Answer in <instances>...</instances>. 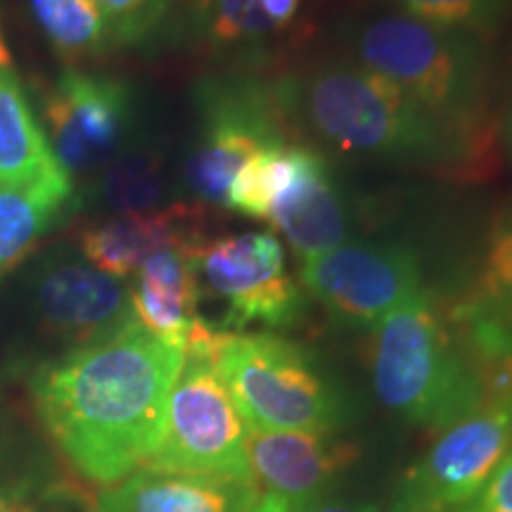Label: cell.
<instances>
[{"label": "cell", "instance_id": "2e32d148", "mask_svg": "<svg viewBox=\"0 0 512 512\" xmlns=\"http://www.w3.org/2000/svg\"><path fill=\"white\" fill-rule=\"evenodd\" d=\"M202 242L152 254L128 285L133 318L150 335L183 351L195 330L207 323L200 316L202 283L197 275V249Z\"/></svg>", "mask_w": 512, "mask_h": 512}, {"label": "cell", "instance_id": "7402d4cb", "mask_svg": "<svg viewBox=\"0 0 512 512\" xmlns=\"http://www.w3.org/2000/svg\"><path fill=\"white\" fill-rule=\"evenodd\" d=\"M43 34L64 60L81 62L112 50L93 0H31Z\"/></svg>", "mask_w": 512, "mask_h": 512}, {"label": "cell", "instance_id": "7a4b0ae2", "mask_svg": "<svg viewBox=\"0 0 512 512\" xmlns=\"http://www.w3.org/2000/svg\"><path fill=\"white\" fill-rule=\"evenodd\" d=\"M278 88L294 126L344 155L456 183L482 181L496 166V145L448 126L354 60L283 76Z\"/></svg>", "mask_w": 512, "mask_h": 512}, {"label": "cell", "instance_id": "8992f818", "mask_svg": "<svg viewBox=\"0 0 512 512\" xmlns=\"http://www.w3.org/2000/svg\"><path fill=\"white\" fill-rule=\"evenodd\" d=\"M226 211L268 223L299 266L349 242L351 233L347 192L323 152L302 140L261 152L242 166L230 183Z\"/></svg>", "mask_w": 512, "mask_h": 512}, {"label": "cell", "instance_id": "30bf717a", "mask_svg": "<svg viewBox=\"0 0 512 512\" xmlns=\"http://www.w3.org/2000/svg\"><path fill=\"white\" fill-rule=\"evenodd\" d=\"M512 448V392L494 394L439 437L394 491L408 512H460Z\"/></svg>", "mask_w": 512, "mask_h": 512}, {"label": "cell", "instance_id": "9a60e30c", "mask_svg": "<svg viewBox=\"0 0 512 512\" xmlns=\"http://www.w3.org/2000/svg\"><path fill=\"white\" fill-rule=\"evenodd\" d=\"M41 325L76 347L98 342L133 320L124 280L98 271L86 259L48 256L34 280Z\"/></svg>", "mask_w": 512, "mask_h": 512}, {"label": "cell", "instance_id": "f546056e", "mask_svg": "<svg viewBox=\"0 0 512 512\" xmlns=\"http://www.w3.org/2000/svg\"><path fill=\"white\" fill-rule=\"evenodd\" d=\"M387 512H408V510H403L399 503H394V501H392V503H389V508H387Z\"/></svg>", "mask_w": 512, "mask_h": 512}, {"label": "cell", "instance_id": "484cf974", "mask_svg": "<svg viewBox=\"0 0 512 512\" xmlns=\"http://www.w3.org/2000/svg\"><path fill=\"white\" fill-rule=\"evenodd\" d=\"M460 512H512V448L484 489Z\"/></svg>", "mask_w": 512, "mask_h": 512}, {"label": "cell", "instance_id": "9c48e42d", "mask_svg": "<svg viewBox=\"0 0 512 512\" xmlns=\"http://www.w3.org/2000/svg\"><path fill=\"white\" fill-rule=\"evenodd\" d=\"M197 275L226 306V330H285L306 311L309 294L287 271L283 242L268 230L204 240L197 249Z\"/></svg>", "mask_w": 512, "mask_h": 512}, {"label": "cell", "instance_id": "f1b7e54d", "mask_svg": "<svg viewBox=\"0 0 512 512\" xmlns=\"http://www.w3.org/2000/svg\"><path fill=\"white\" fill-rule=\"evenodd\" d=\"M505 145H508V152L512 159V105H510V114H508V124H505Z\"/></svg>", "mask_w": 512, "mask_h": 512}, {"label": "cell", "instance_id": "cb8c5ba5", "mask_svg": "<svg viewBox=\"0 0 512 512\" xmlns=\"http://www.w3.org/2000/svg\"><path fill=\"white\" fill-rule=\"evenodd\" d=\"M403 15L491 41L512 15V0H384Z\"/></svg>", "mask_w": 512, "mask_h": 512}, {"label": "cell", "instance_id": "8fae6325", "mask_svg": "<svg viewBox=\"0 0 512 512\" xmlns=\"http://www.w3.org/2000/svg\"><path fill=\"white\" fill-rule=\"evenodd\" d=\"M299 283L332 318L358 330H375L425 290L420 259L411 247L370 240H349L302 264Z\"/></svg>", "mask_w": 512, "mask_h": 512}, {"label": "cell", "instance_id": "6da1fadb", "mask_svg": "<svg viewBox=\"0 0 512 512\" xmlns=\"http://www.w3.org/2000/svg\"><path fill=\"white\" fill-rule=\"evenodd\" d=\"M183 354L133 318L36 370L38 418L83 479L105 489L145 467L162 439Z\"/></svg>", "mask_w": 512, "mask_h": 512}, {"label": "cell", "instance_id": "ffe728a7", "mask_svg": "<svg viewBox=\"0 0 512 512\" xmlns=\"http://www.w3.org/2000/svg\"><path fill=\"white\" fill-rule=\"evenodd\" d=\"M57 164L17 76L0 62V183L22 181Z\"/></svg>", "mask_w": 512, "mask_h": 512}, {"label": "cell", "instance_id": "52a82bcc", "mask_svg": "<svg viewBox=\"0 0 512 512\" xmlns=\"http://www.w3.org/2000/svg\"><path fill=\"white\" fill-rule=\"evenodd\" d=\"M195 143L183 162L185 188L204 207L226 209L233 178L261 152L299 140L278 81L252 72L204 79L195 91Z\"/></svg>", "mask_w": 512, "mask_h": 512}, {"label": "cell", "instance_id": "7c38bea8", "mask_svg": "<svg viewBox=\"0 0 512 512\" xmlns=\"http://www.w3.org/2000/svg\"><path fill=\"white\" fill-rule=\"evenodd\" d=\"M133 126V95L124 81L69 69L43 102V133L69 178L100 174L124 152Z\"/></svg>", "mask_w": 512, "mask_h": 512}, {"label": "cell", "instance_id": "83f0119b", "mask_svg": "<svg viewBox=\"0 0 512 512\" xmlns=\"http://www.w3.org/2000/svg\"><path fill=\"white\" fill-rule=\"evenodd\" d=\"M306 512H380L375 503H344V501H323L316 508Z\"/></svg>", "mask_w": 512, "mask_h": 512}, {"label": "cell", "instance_id": "4fadbf2b", "mask_svg": "<svg viewBox=\"0 0 512 512\" xmlns=\"http://www.w3.org/2000/svg\"><path fill=\"white\" fill-rule=\"evenodd\" d=\"M254 512H306L328 501L361 451L335 432H259L247 437Z\"/></svg>", "mask_w": 512, "mask_h": 512}, {"label": "cell", "instance_id": "603a6c76", "mask_svg": "<svg viewBox=\"0 0 512 512\" xmlns=\"http://www.w3.org/2000/svg\"><path fill=\"white\" fill-rule=\"evenodd\" d=\"M197 34L221 50H254L280 36L264 0H197Z\"/></svg>", "mask_w": 512, "mask_h": 512}, {"label": "cell", "instance_id": "d6986e66", "mask_svg": "<svg viewBox=\"0 0 512 512\" xmlns=\"http://www.w3.org/2000/svg\"><path fill=\"white\" fill-rule=\"evenodd\" d=\"M74 202V181L60 164L0 183V275L24 259Z\"/></svg>", "mask_w": 512, "mask_h": 512}, {"label": "cell", "instance_id": "4316f807", "mask_svg": "<svg viewBox=\"0 0 512 512\" xmlns=\"http://www.w3.org/2000/svg\"><path fill=\"white\" fill-rule=\"evenodd\" d=\"M31 484L24 479H3L0 482V512H27Z\"/></svg>", "mask_w": 512, "mask_h": 512}, {"label": "cell", "instance_id": "5bb4252c", "mask_svg": "<svg viewBox=\"0 0 512 512\" xmlns=\"http://www.w3.org/2000/svg\"><path fill=\"white\" fill-rule=\"evenodd\" d=\"M446 311L486 399L512 392V207L491 228L475 283Z\"/></svg>", "mask_w": 512, "mask_h": 512}, {"label": "cell", "instance_id": "277c9868", "mask_svg": "<svg viewBox=\"0 0 512 512\" xmlns=\"http://www.w3.org/2000/svg\"><path fill=\"white\" fill-rule=\"evenodd\" d=\"M370 375L389 411L434 432L475 413L486 399L448 311L427 290L370 330Z\"/></svg>", "mask_w": 512, "mask_h": 512}, {"label": "cell", "instance_id": "d4e9b609", "mask_svg": "<svg viewBox=\"0 0 512 512\" xmlns=\"http://www.w3.org/2000/svg\"><path fill=\"white\" fill-rule=\"evenodd\" d=\"M112 48L140 46L162 24L169 0H93Z\"/></svg>", "mask_w": 512, "mask_h": 512}, {"label": "cell", "instance_id": "ba28073f", "mask_svg": "<svg viewBox=\"0 0 512 512\" xmlns=\"http://www.w3.org/2000/svg\"><path fill=\"white\" fill-rule=\"evenodd\" d=\"M214 330L204 323L190 337L169 394L162 439L145 467L252 482L249 427L211 358Z\"/></svg>", "mask_w": 512, "mask_h": 512}, {"label": "cell", "instance_id": "e0dca14e", "mask_svg": "<svg viewBox=\"0 0 512 512\" xmlns=\"http://www.w3.org/2000/svg\"><path fill=\"white\" fill-rule=\"evenodd\" d=\"M200 226L202 209L181 202L145 214L112 216L83 230L81 254L98 271L126 283L152 254L204 240Z\"/></svg>", "mask_w": 512, "mask_h": 512}, {"label": "cell", "instance_id": "4dcf8cb0", "mask_svg": "<svg viewBox=\"0 0 512 512\" xmlns=\"http://www.w3.org/2000/svg\"><path fill=\"white\" fill-rule=\"evenodd\" d=\"M27 512H34V510H31V508H29V510H27Z\"/></svg>", "mask_w": 512, "mask_h": 512}, {"label": "cell", "instance_id": "5b68a950", "mask_svg": "<svg viewBox=\"0 0 512 512\" xmlns=\"http://www.w3.org/2000/svg\"><path fill=\"white\" fill-rule=\"evenodd\" d=\"M211 358L249 430L337 432L344 401L309 351L268 330H214Z\"/></svg>", "mask_w": 512, "mask_h": 512}, {"label": "cell", "instance_id": "3957f363", "mask_svg": "<svg viewBox=\"0 0 512 512\" xmlns=\"http://www.w3.org/2000/svg\"><path fill=\"white\" fill-rule=\"evenodd\" d=\"M351 60L467 136L498 147L491 41L384 10L351 29Z\"/></svg>", "mask_w": 512, "mask_h": 512}, {"label": "cell", "instance_id": "44dd1931", "mask_svg": "<svg viewBox=\"0 0 512 512\" xmlns=\"http://www.w3.org/2000/svg\"><path fill=\"white\" fill-rule=\"evenodd\" d=\"M166 190L164 162L155 150H124L100 171L91 192L93 202L121 216L162 209Z\"/></svg>", "mask_w": 512, "mask_h": 512}, {"label": "cell", "instance_id": "ac0fdd59", "mask_svg": "<svg viewBox=\"0 0 512 512\" xmlns=\"http://www.w3.org/2000/svg\"><path fill=\"white\" fill-rule=\"evenodd\" d=\"M252 482L140 467L105 486L93 512H254Z\"/></svg>", "mask_w": 512, "mask_h": 512}]
</instances>
